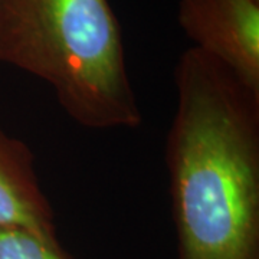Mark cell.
Masks as SVG:
<instances>
[{"instance_id": "cell-1", "label": "cell", "mask_w": 259, "mask_h": 259, "mask_svg": "<svg viewBox=\"0 0 259 259\" xmlns=\"http://www.w3.org/2000/svg\"><path fill=\"white\" fill-rule=\"evenodd\" d=\"M175 83L166 164L179 259H259V93L193 47Z\"/></svg>"}, {"instance_id": "cell-2", "label": "cell", "mask_w": 259, "mask_h": 259, "mask_svg": "<svg viewBox=\"0 0 259 259\" xmlns=\"http://www.w3.org/2000/svg\"><path fill=\"white\" fill-rule=\"evenodd\" d=\"M0 64L49 83L82 127L137 128L143 122L108 0H0Z\"/></svg>"}, {"instance_id": "cell-3", "label": "cell", "mask_w": 259, "mask_h": 259, "mask_svg": "<svg viewBox=\"0 0 259 259\" xmlns=\"http://www.w3.org/2000/svg\"><path fill=\"white\" fill-rule=\"evenodd\" d=\"M177 20L193 48L259 93V0H179Z\"/></svg>"}, {"instance_id": "cell-4", "label": "cell", "mask_w": 259, "mask_h": 259, "mask_svg": "<svg viewBox=\"0 0 259 259\" xmlns=\"http://www.w3.org/2000/svg\"><path fill=\"white\" fill-rule=\"evenodd\" d=\"M54 218L32 150L0 128V228H19L59 241Z\"/></svg>"}, {"instance_id": "cell-5", "label": "cell", "mask_w": 259, "mask_h": 259, "mask_svg": "<svg viewBox=\"0 0 259 259\" xmlns=\"http://www.w3.org/2000/svg\"><path fill=\"white\" fill-rule=\"evenodd\" d=\"M0 259H71L59 241L19 228H0Z\"/></svg>"}]
</instances>
